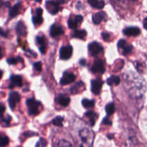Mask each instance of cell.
<instances>
[{
	"label": "cell",
	"mask_w": 147,
	"mask_h": 147,
	"mask_svg": "<svg viewBox=\"0 0 147 147\" xmlns=\"http://www.w3.org/2000/svg\"><path fill=\"white\" fill-rule=\"evenodd\" d=\"M80 146L81 147H92L94 139V134L88 129H83L80 131Z\"/></svg>",
	"instance_id": "6da1fadb"
},
{
	"label": "cell",
	"mask_w": 147,
	"mask_h": 147,
	"mask_svg": "<svg viewBox=\"0 0 147 147\" xmlns=\"http://www.w3.org/2000/svg\"><path fill=\"white\" fill-rule=\"evenodd\" d=\"M27 107H28V112L31 116H36L39 113V106L40 103L39 101L34 100V98L27 99L26 101Z\"/></svg>",
	"instance_id": "7a4b0ae2"
},
{
	"label": "cell",
	"mask_w": 147,
	"mask_h": 147,
	"mask_svg": "<svg viewBox=\"0 0 147 147\" xmlns=\"http://www.w3.org/2000/svg\"><path fill=\"white\" fill-rule=\"evenodd\" d=\"M45 7L47 11L51 14H56L60 10V4L55 1H47L45 3Z\"/></svg>",
	"instance_id": "3957f363"
},
{
	"label": "cell",
	"mask_w": 147,
	"mask_h": 147,
	"mask_svg": "<svg viewBox=\"0 0 147 147\" xmlns=\"http://www.w3.org/2000/svg\"><path fill=\"white\" fill-rule=\"evenodd\" d=\"M20 101V96L17 92L12 91L9 95V106L11 110H14L17 103Z\"/></svg>",
	"instance_id": "277c9868"
},
{
	"label": "cell",
	"mask_w": 147,
	"mask_h": 147,
	"mask_svg": "<svg viewBox=\"0 0 147 147\" xmlns=\"http://www.w3.org/2000/svg\"><path fill=\"white\" fill-rule=\"evenodd\" d=\"M103 47L98 42H93L89 44L88 45L89 53H90L92 56L98 55L103 52Z\"/></svg>",
	"instance_id": "5b68a950"
},
{
	"label": "cell",
	"mask_w": 147,
	"mask_h": 147,
	"mask_svg": "<svg viewBox=\"0 0 147 147\" xmlns=\"http://www.w3.org/2000/svg\"><path fill=\"white\" fill-rule=\"evenodd\" d=\"M73 54V47L70 45L64 46L60 50V57L62 60H68Z\"/></svg>",
	"instance_id": "8992f818"
},
{
	"label": "cell",
	"mask_w": 147,
	"mask_h": 147,
	"mask_svg": "<svg viewBox=\"0 0 147 147\" xmlns=\"http://www.w3.org/2000/svg\"><path fill=\"white\" fill-rule=\"evenodd\" d=\"M103 81L100 79H96L91 81V90L94 94L98 95L103 86Z\"/></svg>",
	"instance_id": "52a82bcc"
},
{
	"label": "cell",
	"mask_w": 147,
	"mask_h": 147,
	"mask_svg": "<svg viewBox=\"0 0 147 147\" xmlns=\"http://www.w3.org/2000/svg\"><path fill=\"white\" fill-rule=\"evenodd\" d=\"M76 79V76L72 73H65L63 74V77H62L61 80H60V84L62 86H65V85L70 84V83H73Z\"/></svg>",
	"instance_id": "ba28073f"
},
{
	"label": "cell",
	"mask_w": 147,
	"mask_h": 147,
	"mask_svg": "<svg viewBox=\"0 0 147 147\" xmlns=\"http://www.w3.org/2000/svg\"><path fill=\"white\" fill-rule=\"evenodd\" d=\"M92 71L94 73H103L105 72V66L103 62L101 60H97L94 62Z\"/></svg>",
	"instance_id": "9c48e42d"
},
{
	"label": "cell",
	"mask_w": 147,
	"mask_h": 147,
	"mask_svg": "<svg viewBox=\"0 0 147 147\" xmlns=\"http://www.w3.org/2000/svg\"><path fill=\"white\" fill-rule=\"evenodd\" d=\"M22 86V78L20 76H11L10 78V83L9 88H13L14 87H21Z\"/></svg>",
	"instance_id": "30bf717a"
},
{
	"label": "cell",
	"mask_w": 147,
	"mask_h": 147,
	"mask_svg": "<svg viewBox=\"0 0 147 147\" xmlns=\"http://www.w3.org/2000/svg\"><path fill=\"white\" fill-rule=\"evenodd\" d=\"M123 34L128 37L138 36L140 34V30L136 27H130L123 30Z\"/></svg>",
	"instance_id": "8fae6325"
},
{
	"label": "cell",
	"mask_w": 147,
	"mask_h": 147,
	"mask_svg": "<svg viewBox=\"0 0 147 147\" xmlns=\"http://www.w3.org/2000/svg\"><path fill=\"white\" fill-rule=\"evenodd\" d=\"M63 33H64V30H63V27L61 26L54 24L50 28V34L53 37H58V36L63 34Z\"/></svg>",
	"instance_id": "7c38bea8"
},
{
	"label": "cell",
	"mask_w": 147,
	"mask_h": 147,
	"mask_svg": "<svg viewBox=\"0 0 147 147\" xmlns=\"http://www.w3.org/2000/svg\"><path fill=\"white\" fill-rule=\"evenodd\" d=\"M42 9L41 8H38L36 9V15L33 17L32 21L34 25H40L43 22V18L42 17Z\"/></svg>",
	"instance_id": "4fadbf2b"
},
{
	"label": "cell",
	"mask_w": 147,
	"mask_h": 147,
	"mask_svg": "<svg viewBox=\"0 0 147 147\" xmlns=\"http://www.w3.org/2000/svg\"><path fill=\"white\" fill-rule=\"evenodd\" d=\"M16 32H17V34L22 37H24L27 34V27H26L25 24L22 22L20 21L17 23V26H16Z\"/></svg>",
	"instance_id": "5bb4252c"
},
{
	"label": "cell",
	"mask_w": 147,
	"mask_h": 147,
	"mask_svg": "<svg viewBox=\"0 0 147 147\" xmlns=\"http://www.w3.org/2000/svg\"><path fill=\"white\" fill-rule=\"evenodd\" d=\"M57 102L63 107H66L69 105L70 102V99L68 96H66L65 95H60L57 98Z\"/></svg>",
	"instance_id": "9a60e30c"
},
{
	"label": "cell",
	"mask_w": 147,
	"mask_h": 147,
	"mask_svg": "<svg viewBox=\"0 0 147 147\" xmlns=\"http://www.w3.org/2000/svg\"><path fill=\"white\" fill-rule=\"evenodd\" d=\"M21 4L18 3V4H15L13 7H11L9 12V15L10 18H14L16 16L18 15L20 12V9H21Z\"/></svg>",
	"instance_id": "2e32d148"
},
{
	"label": "cell",
	"mask_w": 147,
	"mask_h": 147,
	"mask_svg": "<svg viewBox=\"0 0 147 147\" xmlns=\"http://www.w3.org/2000/svg\"><path fill=\"white\" fill-rule=\"evenodd\" d=\"M88 2L92 7L98 9H101L105 6V2L103 0H88Z\"/></svg>",
	"instance_id": "e0dca14e"
},
{
	"label": "cell",
	"mask_w": 147,
	"mask_h": 147,
	"mask_svg": "<svg viewBox=\"0 0 147 147\" xmlns=\"http://www.w3.org/2000/svg\"><path fill=\"white\" fill-rule=\"evenodd\" d=\"M106 14L103 11L98 12L93 16V22L95 24H99L101 22L102 20L106 17Z\"/></svg>",
	"instance_id": "ac0fdd59"
},
{
	"label": "cell",
	"mask_w": 147,
	"mask_h": 147,
	"mask_svg": "<svg viewBox=\"0 0 147 147\" xmlns=\"http://www.w3.org/2000/svg\"><path fill=\"white\" fill-rule=\"evenodd\" d=\"M87 35V32L84 30H77L73 32L72 37L75 38H78L80 40H84Z\"/></svg>",
	"instance_id": "d6986e66"
},
{
	"label": "cell",
	"mask_w": 147,
	"mask_h": 147,
	"mask_svg": "<svg viewBox=\"0 0 147 147\" xmlns=\"http://www.w3.org/2000/svg\"><path fill=\"white\" fill-rule=\"evenodd\" d=\"M106 82H107V84L109 85V86H112V85L118 86V85L120 83L121 80L120 78H119V76H112L107 79Z\"/></svg>",
	"instance_id": "ffe728a7"
},
{
	"label": "cell",
	"mask_w": 147,
	"mask_h": 147,
	"mask_svg": "<svg viewBox=\"0 0 147 147\" xmlns=\"http://www.w3.org/2000/svg\"><path fill=\"white\" fill-rule=\"evenodd\" d=\"M83 87H84V83H83V82H79V83H77L71 88V89H70V90H71V93H73V94H76V93H78V90H81L82 88Z\"/></svg>",
	"instance_id": "44dd1931"
},
{
	"label": "cell",
	"mask_w": 147,
	"mask_h": 147,
	"mask_svg": "<svg viewBox=\"0 0 147 147\" xmlns=\"http://www.w3.org/2000/svg\"><path fill=\"white\" fill-rule=\"evenodd\" d=\"M85 116H86V117L90 119V125H91L92 126H94L95 123H96V113H95L93 111H88L86 112Z\"/></svg>",
	"instance_id": "7402d4cb"
},
{
	"label": "cell",
	"mask_w": 147,
	"mask_h": 147,
	"mask_svg": "<svg viewBox=\"0 0 147 147\" xmlns=\"http://www.w3.org/2000/svg\"><path fill=\"white\" fill-rule=\"evenodd\" d=\"M116 109H115V105L113 103H110L106 106V111L109 116H111L113 113H114Z\"/></svg>",
	"instance_id": "603a6c76"
},
{
	"label": "cell",
	"mask_w": 147,
	"mask_h": 147,
	"mask_svg": "<svg viewBox=\"0 0 147 147\" xmlns=\"http://www.w3.org/2000/svg\"><path fill=\"white\" fill-rule=\"evenodd\" d=\"M82 105L84 106L86 109L92 108L95 106V101L93 100H88V99H83L82 100Z\"/></svg>",
	"instance_id": "cb8c5ba5"
},
{
	"label": "cell",
	"mask_w": 147,
	"mask_h": 147,
	"mask_svg": "<svg viewBox=\"0 0 147 147\" xmlns=\"http://www.w3.org/2000/svg\"><path fill=\"white\" fill-rule=\"evenodd\" d=\"M9 139L5 135L0 134V147H4L7 146L9 144Z\"/></svg>",
	"instance_id": "d4e9b609"
},
{
	"label": "cell",
	"mask_w": 147,
	"mask_h": 147,
	"mask_svg": "<svg viewBox=\"0 0 147 147\" xmlns=\"http://www.w3.org/2000/svg\"><path fill=\"white\" fill-rule=\"evenodd\" d=\"M37 45H40V47H46V40L44 36H38L36 38Z\"/></svg>",
	"instance_id": "484cf974"
},
{
	"label": "cell",
	"mask_w": 147,
	"mask_h": 147,
	"mask_svg": "<svg viewBox=\"0 0 147 147\" xmlns=\"http://www.w3.org/2000/svg\"><path fill=\"white\" fill-rule=\"evenodd\" d=\"M63 123V118L61 116H57L53 120V123L55 126H62Z\"/></svg>",
	"instance_id": "4316f807"
},
{
	"label": "cell",
	"mask_w": 147,
	"mask_h": 147,
	"mask_svg": "<svg viewBox=\"0 0 147 147\" xmlns=\"http://www.w3.org/2000/svg\"><path fill=\"white\" fill-rule=\"evenodd\" d=\"M122 49L123 50V55H129L131 53L132 50H133V46L131 45L126 44Z\"/></svg>",
	"instance_id": "83f0119b"
},
{
	"label": "cell",
	"mask_w": 147,
	"mask_h": 147,
	"mask_svg": "<svg viewBox=\"0 0 147 147\" xmlns=\"http://www.w3.org/2000/svg\"><path fill=\"white\" fill-rule=\"evenodd\" d=\"M67 24H68V27L70 29H75L78 27V23L76 22V20H75V18H70L67 22Z\"/></svg>",
	"instance_id": "f1b7e54d"
},
{
	"label": "cell",
	"mask_w": 147,
	"mask_h": 147,
	"mask_svg": "<svg viewBox=\"0 0 147 147\" xmlns=\"http://www.w3.org/2000/svg\"><path fill=\"white\" fill-rule=\"evenodd\" d=\"M7 63H9V65H15L17 64L18 62H21L22 61V59L20 57H10V58L7 59Z\"/></svg>",
	"instance_id": "f546056e"
},
{
	"label": "cell",
	"mask_w": 147,
	"mask_h": 147,
	"mask_svg": "<svg viewBox=\"0 0 147 147\" xmlns=\"http://www.w3.org/2000/svg\"><path fill=\"white\" fill-rule=\"evenodd\" d=\"M57 147H73V146L71 144L69 143V142H67V141L62 140L59 142Z\"/></svg>",
	"instance_id": "4dcf8cb0"
},
{
	"label": "cell",
	"mask_w": 147,
	"mask_h": 147,
	"mask_svg": "<svg viewBox=\"0 0 147 147\" xmlns=\"http://www.w3.org/2000/svg\"><path fill=\"white\" fill-rule=\"evenodd\" d=\"M47 145V142H46L45 139H40V141L37 143V145H36V147H45Z\"/></svg>",
	"instance_id": "1f68e13d"
},
{
	"label": "cell",
	"mask_w": 147,
	"mask_h": 147,
	"mask_svg": "<svg viewBox=\"0 0 147 147\" xmlns=\"http://www.w3.org/2000/svg\"><path fill=\"white\" fill-rule=\"evenodd\" d=\"M34 67L37 72H40L42 70V63L40 62H37L34 64Z\"/></svg>",
	"instance_id": "d6a6232c"
},
{
	"label": "cell",
	"mask_w": 147,
	"mask_h": 147,
	"mask_svg": "<svg viewBox=\"0 0 147 147\" xmlns=\"http://www.w3.org/2000/svg\"><path fill=\"white\" fill-rule=\"evenodd\" d=\"M126 44V42L124 40H119V42H118V47L119 48H123V46Z\"/></svg>",
	"instance_id": "836d02e7"
},
{
	"label": "cell",
	"mask_w": 147,
	"mask_h": 147,
	"mask_svg": "<svg viewBox=\"0 0 147 147\" xmlns=\"http://www.w3.org/2000/svg\"><path fill=\"white\" fill-rule=\"evenodd\" d=\"M74 18H75V20H76V22L78 23V24H80V23H81L83 20V17H82L81 15H80V14H78V15H76Z\"/></svg>",
	"instance_id": "e575fe53"
},
{
	"label": "cell",
	"mask_w": 147,
	"mask_h": 147,
	"mask_svg": "<svg viewBox=\"0 0 147 147\" xmlns=\"http://www.w3.org/2000/svg\"><path fill=\"white\" fill-rule=\"evenodd\" d=\"M102 37H103L105 41H107L110 39V34H109V33L107 32H103L102 33Z\"/></svg>",
	"instance_id": "d590c367"
},
{
	"label": "cell",
	"mask_w": 147,
	"mask_h": 147,
	"mask_svg": "<svg viewBox=\"0 0 147 147\" xmlns=\"http://www.w3.org/2000/svg\"><path fill=\"white\" fill-rule=\"evenodd\" d=\"M103 124L108 125V126H111V125L112 124V122L111 121L109 120V118H107V117L104 118V119H103Z\"/></svg>",
	"instance_id": "8d00e7d4"
},
{
	"label": "cell",
	"mask_w": 147,
	"mask_h": 147,
	"mask_svg": "<svg viewBox=\"0 0 147 147\" xmlns=\"http://www.w3.org/2000/svg\"><path fill=\"white\" fill-rule=\"evenodd\" d=\"M4 111H5V106L4 104L0 103V116H2Z\"/></svg>",
	"instance_id": "74e56055"
},
{
	"label": "cell",
	"mask_w": 147,
	"mask_h": 147,
	"mask_svg": "<svg viewBox=\"0 0 147 147\" xmlns=\"http://www.w3.org/2000/svg\"><path fill=\"white\" fill-rule=\"evenodd\" d=\"M7 34H8V31H4L2 29H0V34L4 37H7Z\"/></svg>",
	"instance_id": "f35d334b"
},
{
	"label": "cell",
	"mask_w": 147,
	"mask_h": 147,
	"mask_svg": "<svg viewBox=\"0 0 147 147\" xmlns=\"http://www.w3.org/2000/svg\"><path fill=\"white\" fill-rule=\"evenodd\" d=\"M80 65L83 66L86 65V60H84V59H82V60H80Z\"/></svg>",
	"instance_id": "ab89813d"
},
{
	"label": "cell",
	"mask_w": 147,
	"mask_h": 147,
	"mask_svg": "<svg viewBox=\"0 0 147 147\" xmlns=\"http://www.w3.org/2000/svg\"><path fill=\"white\" fill-rule=\"evenodd\" d=\"M146 18H145L144 20V29H146Z\"/></svg>",
	"instance_id": "60d3db41"
},
{
	"label": "cell",
	"mask_w": 147,
	"mask_h": 147,
	"mask_svg": "<svg viewBox=\"0 0 147 147\" xmlns=\"http://www.w3.org/2000/svg\"><path fill=\"white\" fill-rule=\"evenodd\" d=\"M108 137H109V139H113V134H109V135H108Z\"/></svg>",
	"instance_id": "b9f144b4"
},
{
	"label": "cell",
	"mask_w": 147,
	"mask_h": 147,
	"mask_svg": "<svg viewBox=\"0 0 147 147\" xmlns=\"http://www.w3.org/2000/svg\"><path fill=\"white\" fill-rule=\"evenodd\" d=\"M2 52H1V47H0V59L1 58V57H2Z\"/></svg>",
	"instance_id": "7bdbcfd3"
},
{
	"label": "cell",
	"mask_w": 147,
	"mask_h": 147,
	"mask_svg": "<svg viewBox=\"0 0 147 147\" xmlns=\"http://www.w3.org/2000/svg\"><path fill=\"white\" fill-rule=\"evenodd\" d=\"M2 75H3V73L1 70H0V79L1 78V77H2Z\"/></svg>",
	"instance_id": "ee69618b"
},
{
	"label": "cell",
	"mask_w": 147,
	"mask_h": 147,
	"mask_svg": "<svg viewBox=\"0 0 147 147\" xmlns=\"http://www.w3.org/2000/svg\"><path fill=\"white\" fill-rule=\"evenodd\" d=\"M59 1H60V3H65V0H59Z\"/></svg>",
	"instance_id": "f6af8a7d"
},
{
	"label": "cell",
	"mask_w": 147,
	"mask_h": 147,
	"mask_svg": "<svg viewBox=\"0 0 147 147\" xmlns=\"http://www.w3.org/2000/svg\"><path fill=\"white\" fill-rule=\"evenodd\" d=\"M34 1H35L36 2H39V3H40V2H41L42 0H34Z\"/></svg>",
	"instance_id": "bcb514c9"
}]
</instances>
